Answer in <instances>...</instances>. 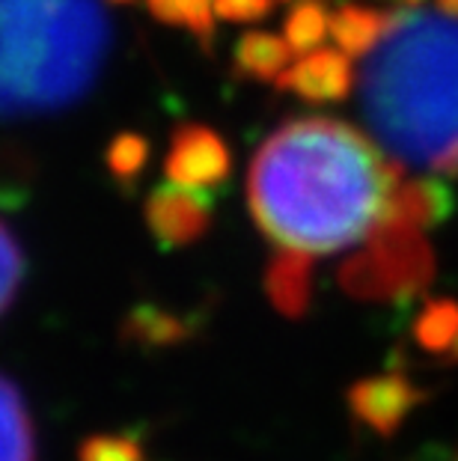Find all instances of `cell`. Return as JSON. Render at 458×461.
Masks as SVG:
<instances>
[{"instance_id":"cell-1","label":"cell","mask_w":458,"mask_h":461,"mask_svg":"<svg viewBox=\"0 0 458 461\" xmlns=\"http://www.w3.org/2000/svg\"><path fill=\"white\" fill-rule=\"evenodd\" d=\"M405 173L348 122L304 116L259 146L247 200L277 250L316 259L373 239Z\"/></svg>"},{"instance_id":"cell-2","label":"cell","mask_w":458,"mask_h":461,"mask_svg":"<svg viewBox=\"0 0 458 461\" xmlns=\"http://www.w3.org/2000/svg\"><path fill=\"white\" fill-rule=\"evenodd\" d=\"M360 60V111L387 158L423 176H458V9H399Z\"/></svg>"},{"instance_id":"cell-3","label":"cell","mask_w":458,"mask_h":461,"mask_svg":"<svg viewBox=\"0 0 458 461\" xmlns=\"http://www.w3.org/2000/svg\"><path fill=\"white\" fill-rule=\"evenodd\" d=\"M107 45L99 0H0V120L72 107L99 81Z\"/></svg>"},{"instance_id":"cell-4","label":"cell","mask_w":458,"mask_h":461,"mask_svg":"<svg viewBox=\"0 0 458 461\" xmlns=\"http://www.w3.org/2000/svg\"><path fill=\"white\" fill-rule=\"evenodd\" d=\"M450 212V194L441 182L420 176L402 179L382 227L366 241L364 253L348 259L339 283L348 295L387 301L423 289L435 274V253L426 230Z\"/></svg>"},{"instance_id":"cell-5","label":"cell","mask_w":458,"mask_h":461,"mask_svg":"<svg viewBox=\"0 0 458 461\" xmlns=\"http://www.w3.org/2000/svg\"><path fill=\"white\" fill-rule=\"evenodd\" d=\"M229 149L218 131L206 129V125H182L173 134L167 161H164V173L170 182L182 185V188L206 191L220 185L229 176Z\"/></svg>"},{"instance_id":"cell-6","label":"cell","mask_w":458,"mask_h":461,"mask_svg":"<svg viewBox=\"0 0 458 461\" xmlns=\"http://www.w3.org/2000/svg\"><path fill=\"white\" fill-rule=\"evenodd\" d=\"M211 200L176 182L158 185L146 200V223L164 248H182L209 230Z\"/></svg>"},{"instance_id":"cell-7","label":"cell","mask_w":458,"mask_h":461,"mask_svg":"<svg viewBox=\"0 0 458 461\" xmlns=\"http://www.w3.org/2000/svg\"><path fill=\"white\" fill-rule=\"evenodd\" d=\"M426 399L411 378L402 372H384V375L364 378L348 390V408L364 426L375 429L378 435H390L411 411Z\"/></svg>"},{"instance_id":"cell-8","label":"cell","mask_w":458,"mask_h":461,"mask_svg":"<svg viewBox=\"0 0 458 461\" xmlns=\"http://www.w3.org/2000/svg\"><path fill=\"white\" fill-rule=\"evenodd\" d=\"M355 81L357 77L352 68V57L339 51V48H316V51L301 57L298 63H292L280 75L277 86L313 104H328L343 102L352 93Z\"/></svg>"},{"instance_id":"cell-9","label":"cell","mask_w":458,"mask_h":461,"mask_svg":"<svg viewBox=\"0 0 458 461\" xmlns=\"http://www.w3.org/2000/svg\"><path fill=\"white\" fill-rule=\"evenodd\" d=\"M0 461H36V431L27 402L0 375Z\"/></svg>"},{"instance_id":"cell-10","label":"cell","mask_w":458,"mask_h":461,"mask_svg":"<svg viewBox=\"0 0 458 461\" xmlns=\"http://www.w3.org/2000/svg\"><path fill=\"white\" fill-rule=\"evenodd\" d=\"M310 265H313V259L289 250H277V257L271 259L265 286L271 303L283 316L298 319L310 307Z\"/></svg>"},{"instance_id":"cell-11","label":"cell","mask_w":458,"mask_h":461,"mask_svg":"<svg viewBox=\"0 0 458 461\" xmlns=\"http://www.w3.org/2000/svg\"><path fill=\"white\" fill-rule=\"evenodd\" d=\"M390 15L393 13L348 4L337 15H330V36H334L339 51H346L348 57H366L375 48L378 39L384 36Z\"/></svg>"},{"instance_id":"cell-12","label":"cell","mask_w":458,"mask_h":461,"mask_svg":"<svg viewBox=\"0 0 458 461\" xmlns=\"http://www.w3.org/2000/svg\"><path fill=\"white\" fill-rule=\"evenodd\" d=\"M292 45L286 39L265 31L245 33L236 45V68L256 81H280V75L292 66Z\"/></svg>"},{"instance_id":"cell-13","label":"cell","mask_w":458,"mask_h":461,"mask_svg":"<svg viewBox=\"0 0 458 461\" xmlns=\"http://www.w3.org/2000/svg\"><path fill=\"white\" fill-rule=\"evenodd\" d=\"M414 342L437 360H458V301H428L414 319Z\"/></svg>"},{"instance_id":"cell-14","label":"cell","mask_w":458,"mask_h":461,"mask_svg":"<svg viewBox=\"0 0 458 461\" xmlns=\"http://www.w3.org/2000/svg\"><path fill=\"white\" fill-rule=\"evenodd\" d=\"M152 15L164 24L191 31L202 45L214 39V4L211 0H149Z\"/></svg>"},{"instance_id":"cell-15","label":"cell","mask_w":458,"mask_h":461,"mask_svg":"<svg viewBox=\"0 0 458 461\" xmlns=\"http://www.w3.org/2000/svg\"><path fill=\"white\" fill-rule=\"evenodd\" d=\"M330 33V15L321 0H301L286 18V42L295 54H310L321 48V39Z\"/></svg>"},{"instance_id":"cell-16","label":"cell","mask_w":458,"mask_h":461,"mask_svg":"<svg viewBox=\"0 0 458 461\" xmlns=\"http://www.w3.org/2000/svg\"><path fill=\"white\" fill-rule=\"evenodd\" d=\"M125 333L129 339L140 342V346H173V342L184 339L188 325L182 319L170 316L158 307H138L125 321Z\"/></svg>"},{"instance_id":"cell-17","label":"cell","mask_w":458,"mask_h":461,"mask_svg":"<svg viewBox=\"0 0 458 461\" xmlns=\"http://www.w3.org/2000/svg\"><path fill=\"white\" fill-rule=\"evenodd\" d=\"M27 274V262H24V250L18 244L15 232L0 221V316L13 307V301L18 295Z\"/></svg>"},{"instance_id":"cell-18","label":"cell","mask_w":458,"mask_h":461,"mask_svg":"<svg viewBox=\"0 0 458 461\" xmlns=\"http://www.w3.org/2000/svg\"><path fill=\"white\" fill-rule=\"evenodd\" d=\"M146 158H149V143L134 131L120 134L111 143V149H107V167H111V173L120 182L138 179L140 170L146 167Z\"/></svg>"},{"instance_id":"cell-19","label":"cell","mask_w":458,"mask_h":461,"mask_svg":"<svg viewBox=\"0 0 458 461\" xmlns=\"http://www.w3.org/2000/svg\"><path fill=\"white\" fill-rule=\"evenodd\" d=\"M77 461H143V447L129 431H122V435H95L81 444Z\"/></svg>"},{"instance_id":"cell-20","label":"cell","mask_w":458,"mask_h":461,"mask_svg":"<svg viewBox=\"0 0 458 461\" xmlns=\"http://www.w3.org/2000/svg\"><path fill=\"white\" fill-rule=\"evenodd\" d=\"M214 15L227 22H259L271 13V0H211Z\"/></svg>"},{"instance_id":"cell-21","label":"cell","mask_w":458,"mask_h":461,"mask_svg":"<svg viewBox=\"0 0 458 461\" xmlns=\"http://www.w3.org/2000/svg\"><path fill=\"white\" fill-rule=\"evenodd\" d=\"M116 4H125V0H116Z\"/></svg>"}]
</instances>
